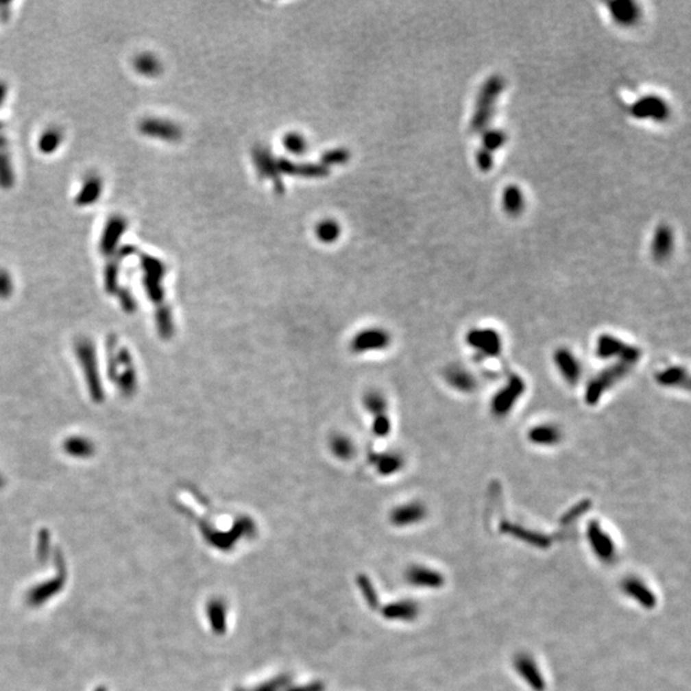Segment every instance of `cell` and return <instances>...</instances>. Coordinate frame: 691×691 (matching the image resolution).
<instances>
[{
  "label": "cell",
  "instance_id": "6da1fadb",
  "mask_svg": "<svg viewBox=\"0 0 691 691\" xmlns=\"http://www.w3.org/2000/svg\"><path fill=\"white\" fill-rule=\"evenodd\" d=\"M595 356L605 361H621L626 364L635 365L642 357V351L620 339L618 337L603 333L596 338L594 345Z\"/></svg>",
  "mask_w": 691,
  "mask_h": 691
},
{
  "label": "cell",
  "instance_id": "7a4b0ae2",
  "mask_svg": "<svg viewBox=\"0 0 691 691\" xmlns=\"http://www.w3.org/2000/svg\"><path fill=\"white\" fill-rule=\"evenodd\" d=\"M633 365L626 364L617 361L611 366L605 367L601 373L595 375L594 378L587 382L585 388V402L590 406H594L601 401L603 394L614 387L616 384L620 383L624 378H626L629 373L633 370Z\"/></svg>",
  "mask_w": 691,
  "mask_h": 691
},
{
  "label": "cell",
  "instance_id": "3957f363",
  "mask_svg": "<svg viewBox=\"0 0 691 691\" xmlns=\"http://www.w3.org/2000/svg\"><path fill=\"white\" fill-rule=\"evenodd\" d=\"M526 391V383L522 376L511 374L490 400V413L494 417L503 419L509 416L516 407L520 398Z\"/></svg>",
  "mask_w": 691,
  "mask_h": 691
},
{
  "label": "cell",
  "instance_id": "277c9868",
  "mask_svg": "<svg viewBox=\"0 0 691 691\" xmlns=\"http://www.w3.org/2000/svg\"><path fill=\"white\" fill-rule=\"evenodd\" d=\"M466 345L484 360L496 359L502 354L503 341L498 330L493 328H472L465 337Z\"/></svg>",
  "mask_w": 691,
  "mask_h": 691
},
{
  "label": "cell",
  "instance_id": "5b68a950",
  "mask_svg": "<svg viewBox=\"0 0 691 691\" xmlns=\"http://www.w3.org/2000/svg\"><path fill=\"white\" fill-rule=\"evenodd\" d=\"M553 364L558 374L568 385H576L584 374L581 360L567 347H559L553 352Z\"/></svg>",
  "mask_w": 691,
  "mask_h": 691
},
{
  "label": "cell",
  "instance_id": "8992f818",
  "mask_svg": "<svg viewBox=\"0 0 691 691\" xmlns=\"http://www.w3.org/2000/svg\"><path fill=\"white\" fill-rule=\"evenodd\" d=\"M586 537H587L589 544L593 549L595 556L598 557L599 559H602L605 562L614 559V555H616L614 539L605 530H603L598 521H592L587 525Z\"/></svg>",
  "mask_w": 691,
  "mask_h": 691
},
{
  "label": "cell",
  "instance_id": "52a82bcc",
  "mask_svg": "<svg viewBox=\"0 0 691 691\" xmlns=\"http://www.w3.org/2000/svg\"><path fill=\"white\" fill-rule=\"evenodd\" d=\"M444 379L451 388L460 393H474L478 388L476 376L468 367L461 365L448 366L444 372Z\"/></svg>",
  "mask_w": 691,
  "mask_h": 691
},
{
  "label": "cell",
  "instance_id": "ba28073f",
  "mask_svg": "<svg viewBox=\"0 0 691 691\" xmlns=\"http://www.w3.org/2000/svg\"><path fill=\"white\" fill-rule=\"evenodd\" d=\"M563 438V433L553 422H540L533 425L528 432V441L537 447H555Z\"/></svg>",
  "mask_w": 691,
  "mask_h": 691
},
{
  "label": "cell",
  "instance_id": "9c48e42d",
  "mask_svg": "<svg viewBox=\"0 0 691 691\" xmlns=\"http://www.w3.org/2000/svg\"><path fill=\"white\" fill-rule=\"evenodd\" d=\"M513 667L520 675V677L526 682L533 690H546V681L543 679V675L539 671L537 663L533 661L531 657H529L526 654H518L513 661Z\"/></svg>",
  "mask_w": 691,
  "mask_h": 691
},
{
  "label": "cell",
  "instance_id": "30bf717a",
  "mask_svg": "<svg viewBox=\"0 0 691 691\" xmlns=\"http://www.w3.org/2000/svg\"><path fill=\"white\" fill-rule=\"evenodd\" d=\"M622 590L645 609H653L657 605V596L639 579L629 577L622 583Z\"/></svg>",
  "mask_w": 691,
  "mask_h": 691
},
{
  "label": "cell",
  "instance_id": "8fae6325",
  "mask_svg": "<svg viewBox=\"0 0 691 691\" xmlns=\"http://www.w3.org/2000/svg\"><path fill=\"white\" fill-rule=\"evenodd\" d=\"M654 379H655L657 384L663 388H679V387H682L683 384H686V387H689V373L683 366H680V365L664 367L663 370H659L655 374Z\"/></svg>",
  "mask_w": 691,
  "mask_h": 691
},
{
  "label": "cell",
  "instance_id": "7c38bea8",
  "mask_svg": "<svg viewBox=\"0 0 691 691\" xmlns=\"http://www.w3.org/2000/svg\"><path fill=\"white\" fill-rule=\"evenodd\" d=\"M425 516V509L420 503H410L394 512L393 520L398 525H410L420 521Z\"/></svg>",
  "mask_w": 691,
  "mask_h": 691
},
{
  "label": "cell",
  "instance_id": "4fadbf2b",
  "mask_svg": "<svg viewBox=\"0 0 691 691\" xmlns=\"http://www.w3.org/2000/svg\"><path fill=\"white\" fill-rule=\"evenodd\" d=\"M410 580L413 584L428 587H441L444 583L443 576L438 571H433L429 568H413L410 572Z\"/></svg>",
  "mask_w": 691,
  "mask_h": 691
},
{
  "label": "cell",
  "instance_id": "5bb4252c",
  "mask_svg": "<svg viewBox=\"0 0 691 691\" xmlns=\"http://www.w3.org/2000/svg\"><path fill=\"white\" fill-rule=\"evenodd\" d=\"M503 530L507 531L509 534H512L513 537H518V539H521L524 542H528L529 544H533L535 547L547 548L549 546V539L546 535L535 534V533H531V531H528L525 529L515 526V525H509V524H506Z\"/></svg>",
  "mask_w": 691,
  "mask_h": 691
},
{
  "label": "cell",
  "instance_id": "9a60e30c",
  "mask_svg": "<svg viewBox=\"0 0 691 691\" xmlns=\"http://www.w3.org/2000/svg\"><path fill=\"white\" fill-rule=\"evenodd\" d=\"M671 249L672 237L670 236L668 230L662 228V230H658L657 237L654 241V247H653L654 258L657 260H664L666 258H668Z\"/></svg>",
  "mask_w": 691,
  "mask_h": 691
},
{
  "label": "cell",
  "instance_id": "2e32d148",
  "mask_svg": "<svg viewBox=\"0 0 691 691\" xmlns=\"http://www.w3.org/2000/svg\"><path fill=\"white\" fill-rule=\"evenodd\" d=\"M612 7L617 8V10H614V16L621 23L633 22L638 14V12L633 8V3H616V4H612Z\"/></svg>",
  "mask_w": 691,
  "mask_h": 691
},
{
  "label": "cell",
  "instance_id": "e0dca14e",
  "mask_svg": "<svg viewBox=\"0 0 691 691\" xmlns=\"http://www.w3.org/2000/svg\"><path fill=\"white\" fill-rule=\"evenodd\" d=\"M505 199H506L505 204H506V206H507L509 210H518V208L521 206V202H520L521 196H520L518 192L515 191L512 193L509 190V191L506 192V195H505Z\"/></svg>",
  "mask_w": 691,
  "mask_h": 691
}]
</instances>
